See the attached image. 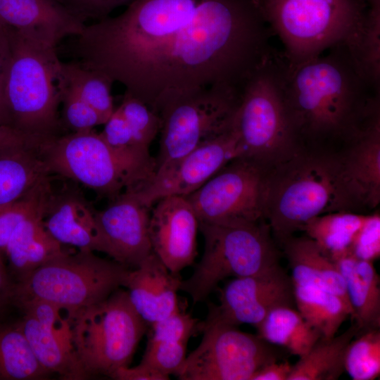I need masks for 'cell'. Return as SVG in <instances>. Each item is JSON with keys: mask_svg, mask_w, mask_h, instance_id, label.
Wrapping results in <instances>:
<instances>
[{"mask_svg": "<svg viewBox=\"0 0 380 380\" xmlns=\"http://www.w3.org/2000/svg\"><path fill=\"white\" fill-rule=\"evenodd\" d=\"M94 252L67 249L15 283L13 305L51 303L72 312L106 299L125 286L129 269Z\"/></svg>", "mask_w": 380, "mask_h": 380, "instance_id": "30bf717a", "label": "cell"}, {"mask_svg": "<svg viewBox=\"0 0 380 380\" xmlns=\"http://www.w3.org/2000/svg\"><path fill=\"white\" fill-rule=\"evenodd\" d=\"M187 342H160L147 343L140 362L161 375L170 378L177 374L186 355Z\"/></svg>", "mask_w": 380, "mask_h": 380, "instance_id": "74e56055", "label": "cell"}, {"mask_svg": "<svg viewBox=\"0 0 380 380\" xmlns=\"http://www.w3.org/2000/svg\"><path fill=\"white\" fill-rule=\"evenodd\" d=\"M96 213L80 191L65 188L59 192L53 191L43 220L50 234L62 245L102 252Z\"/></svg>", "mask_w": 380, "mask_h": 380, "instance_id": "44dd1931", "label": "cell"}, {"mask_svg": "<svg viewBox=\"0 0 380 380\" xmlns=\"http://www.w3.org/2000/svg\"><path fill=\"white\" fill-rule=\"evenodd\" d=\"M353 205L337 156L298 151L267 170L264 217L280 246L311 219Z\"/></svg>", "mask_w": 380, "mask_h": 380, "instance_id": "3957f363", "label": "cell"}, {"mask_svg": "<svg viewBox=\"0 0 380 380\" xmlns=\"http://www.w3.org/2000/svg\"><path fill=\"white\" fill-rule=\"evenodd\" d=\"M52 137L28 134L7 125H0V153L21 149H42Z\"/></svg>", "mask_w": 380, "mask_h": 380, "instance_id": "b9f144b4", "label": "cell"}, {"mask_svg": "<svg viewBox=\"0 0 380 380\" xmlns=\"http://www.w3.org/2000/svg\"><path fill=\"white\" fill-rule=\"evenodd\" d=\"M359 331V327L354 323L338 336L319 338L310 350L293 365L288 380L338 379L345 372L346 348Z\"/></svg>", "mask_w": 380, "mask_h": 380, "instance_id": "4316f807", "label": "cell"}, {"mask_svg": "<svg viewBox=\"0 0 380 380\" xmlns=\"http://www.w3.org/2000/svg\"><path fill=\"white\" fill-rule=\"evenodd\" d=\"M363 0H261L262 17L284 46L289 65L318 56L345 43L362 23Z\"/></svg>", "mask_w": 380, "mask_h": 380, "instance_id": "8992f818", "label": "cell"}, {"mask_svg": "<svg viewBox=\"0 0 380 380\" xmlns=\"http://www.w3.org/2000/svg\"><path fill=\"white\" fill-rule=\"evenodd\" d=\"M102 253L127 267L135 269L151 254L149 207L132 193L125 192L106 208L96 213Z\"/></svg>", "mask_w": 380, "mask_h": 380, "instance_id": "e0dca14e", "label": "cell"}, {"mask_svg": "<svg viewBox=\"0 0 380 380\" xmlns=\"http://www.w3.org/2000/svg\"><path fill=\"white\" fill-rule=\"evenodd\" d=\"M61 105L63 122L72 132L91 130L104 124L98 113L67 86L64 76Z\"/></svg>", "mask_w": 380, "mask_h": 380, "instance_id": "f35d334b", "label": "cell"}, {"mask_svg": "<svg viewBox=\"0 0 380 380\" xmlns=\"http://www.w3.org/2000/svg\"><path fill=\"white\" fill-rule=\"evenodd\" d=\"M295 305L294 285L279 265L263 273L226 283L220 290L219 303H208L205 319L256 327L275 308Z\"/></svg>", "mask_w": 380, "mask_h": 380, "instance_id": "5bb4252c", "label": "cell"}, {"mask_svg": "<svg viewBox=\"0 0 380 380\" xmlns=\"http://www.w3.org/2000/svg\"><path fill=\"white\" fill-rule=\"evenodd\" d=\"M281 246L291 269L290 277L293 285L319 288L338 295L349 303L344 279L336 263L313 240L308 236H292Z\"/></svg>", "mask_w": 380, "mask_h": 380, "instance_id": "cb8c5ba5", "label": "cell"}, {"mask_svg": "<svg viewBox=\"0 0 380 380\" xmlns=\"http://www.w3.org/2000/svg\"><path fill=\"white\" fill-rule=\"evenodd\" d=\"M63 71L67 86L94 109L105 123L115 110L112 80L76 61L63 63Z\"/></svg>", "mask_w": 380, "mask_h": 380, "instance_id": "d6a6232c", "label": "cell"}, {"mask_svg": "<svg viewBox=\"0 0 380 380\" xmlns=\"http://www.w3.org/2000/svg\"><path fill=\"white\" fill-rule=\"evenodd\" d=\"M47 202L18 225L6 246L4 256L15 283L67 250L44 226L43 218Z\"/></svg>", "mask_w": 380, "mask_h": 380, "instance_id": "603a6c76", "label": "cell"}, {"mask_svg": "<svg viewBox=\"0 0 380 380\" xmlns=\"http://www.w3.org/2000/svg\"><path fill=\"white\" fill-rule=\"evenodd\" d=\"M255 328L265 341L281 346L298 357L305 355L321 338L298 310L291 306L275 308Z\"/></svg>", "mask_w": 380, "mask_h": 380, "instance_id": "83f0119b", "label": "cell"}, {"mask_svg": "<svg viewBox=\"0 0 380 380\" xmlns=\"http://www.w3.org/2000/svg\"><path fill=\"white\" fill-rule=\"evenodd\" d=\"M344 44L362 76L380 92V6H369L362 23Z\"/></svg>", "mask_w": 380, "mask_h": 380, "instance_id": "1f68e13d", "label": "cell"}, {"mask_svg": "<svg viewBox=\"0 0 380 380\" xmlns=\"http://www.w3.org/2000/svg\"><path fill=\"white\" fill-rule=\"evenodd\" d=\"M154 204L148 224L153 251L172 274H179L197 255L198 217L185 196H166Z\"/></svg>", "mask_w": 380, "mask_h": 380, "instance_id": "ac0fdd59", "label": "cell"}, {"mask_svg": "<svg viewBox=\"0 0 380 380\" xmlns=\"http://www.w3.org/2000/svg\"><path fill=\"white\" fill-rule=\"evenodd\" d=\"M53 191L50 175L20 199L0 206V253L4 255L6 246L18 225L43 206Z\"/></svg>", "mask_w": 380, "mask_h": 380, "instance_id": "e575fe53", "label": "cell"}, {"mask_svg": "<svg viewBox=\"0 0 380 380\" xmlns=\"http://www.w3.org/2000/svg\"><path fill=\"white\" fill-rule=\"evenodd\" d=\"M4 259V255L0 253V316L10 304H13L15 287Z\"/></svg>", "mask_w": 380, "mask_h": 380, "instance_id": "f6af8a7d", "label": "cell"}, {"mask_svg": "<svg viewBox=\"0 0 380 380\" xmlns=\"http://www.w3.org/2000/svg\"><path fill=\"white\" fill-rule=\"evenodd\" d=\"M182 280L153 252L138 267L129 270L124 287L137 312L150 325L179 308L177 292Z\"/></svg>", "mask_w": 380, "mask_h": 380, "instance_id": "7402d4cb", "label": "cell"}, {"mask_svg": "<svg viewBox=\"0 0 380 380\" xmlns=\"http://www.w3.org/2000/svg\"><path fill=\"white\" fill-rule=\"evenodd\" d=\"M344 369L353 380H374L380 376V329L359 332L349 343Z\"/></svg>", "mask_w": 380, "mask_h": 380, "instance_id": "836d02e7", "label": "cell"}, {"mask_svg": "<svg viewBox=\"0 0 380 380\" xmlns=\"http://www.w3.org/2000/svg\"><path fill=\"white\" fill-rule=\"evenodd\" d=\"M42 153L51 175L113 200L140 187L156 170L149 151L113 147L94 129L53 136Z\"/></svg>", "mask_w": 380, "mask_h": 380, "instance_id": "277c9868", "label": "cell"}, {"mask_svg": "<svg viewBox=\"0 0 380 380\" xmlns=\"http://www.w3.org/2000/svg\"><path fill=\"white\" fill-rule=\"evenodd\" d=\"M241 94L230 88H210L182 97L165 108L159 114L160 149L154 173L230 131Z\"/></svg>", "mask_w": 380, "mask_h": 380, "instance_id": "8fae6325", "label": "cell"}, {"mask_svg": "<svg viewBox=\"0 0 380 380\" xmlns=\"http://www.w3.org/2000/svg\"><path fill=\"white\" fill-rule=\"evenodd\" d=\"M292 367L289 361H274L260 369L251 380H288Z\"/></svg>", "mask_w": 380, "mask_h": 380, "instance_id": "ee69618b", "label": "cell"}, {"mask_svg": "<svg viewBox=\"0 0 380 380\" xmlns=\"http://www.w3.org/2000/svg\"><path fill=\"white\" fill-rule=\"evenodd\" d=\"M327 52L293 65L281 56L284 101L298 143L346 141L380 100L344 43Z\"/></svg>", "mask_w": 380, "mask_h": 380, "instance_id": "7a4b0ae2", "label": "cell"}, {"mask_svg": "<svg viewBox=\"0 0 380 380\" xmlns=\"http://www.w3.org/2000/svg\"><path fill=\"white\" fill-rule=\"evenodd\" d=\"M204 252L179 290L194 304L206 300L224 279L263 273L280 265L279 252L264 221L232 224L199 222Z\"/></svg>", "mask_w": 380, "mask_h": 380, "instance_id": "9c48e42d", "label": "cell"}, {"mask_svg": "<svg viewBox=\"0 0 380 380\" xmlns=\"http://www.w3.org/2000/svg\"><path fill=\"white\" fill-rule=\"evenodd\" d=\"M15 306L23 312L19 322L40 365L62 379H87L72 349L66 312L64 316L63 310L41 300L24 301Z\"/></svg>", "mask_w": 380, "mask_h": 380, "instance_id": "2e32d148", "label": "cell"}, {"mask_svg": "<svg viewBox=\"0 0 380 380\" xmlns=\"http://www.w3.org/2000/svg\"><path fill=\"white\" fill-rule=\"evenodd\" d=\"M49 375L34 356L20 322L0 320V380H43Z\"/></svg>", "mask_w": 380, "mask_h": 380, "instance_id": "4dcf8cb0", "label": "cell"}, {"mask_svg": "<svg viewBox=\"0 0 380 380\" xmlns=\"http://www.w3.org/2000/svg\"><path fill=\"white\" fill-rule=\"evenodd\" d=\"M348 253L365 261L374 262L380 257V215H368L355 236Z\"/></svg>", "mask_w": 380, "mask_h": 380, "instance_id": "ab89813d", "label": "cell"}, {"mask_svg": "<svg viewBox=\"0 0 380 380\" xmlns=\"http://www.w3.org/2000/svg\"><path fill=\"white\" fill-rule=\"evenodd\" d=\"M147 343L187 342L199 332L200 322L180 308L165 318L151 324Z\"/></svg>", "mask_w": 380, "mask_h": 380, "instance_id": "8d00e7d4", "label": "cell"}, {"mask_svg": "<svg viewBox=\"0 0 380 380\" xmlns=\"http://www.w3.org/2000/svg\"><path fill=\"white\" fill-rule=\"evenodd\" d=\"M267 170L268 168L252 160L238 157L185 197L192 205L199 222L264 221Z\"/></svg>", "mask_w": 380, "mask_h": 380, "instance_id": "4fadbf2b", "label": "cell"}, {"mask_svg": "<svg viewBox=\"0 0 380 380\" xmlns=\"http://www.w3.org/2000/svg\"><path fill=\"white\" fill-rule=\"evenodd\" d=\"M43 149L21 148L0 153V206L20 199L51 175Z\"/></svg>", "mask_w": 380, "mask_h": 380, "instance_id": "484cf974", "label": "cell"}, {"mask_svg": "<svg viewBox=\"0 0 380 380\" xmlns=\"http://www.w3.org/2000/svg\"><path fill=\"white\" fill-rule=\"evenodd\" d=\"M9 29L11 54L5 72L4 97L11 126L31 134L59 135L63 62L56 48Z\"/></svg>", "mask_w": 380, "mask_h": 380, "instance_id": "5b68a950", "label": "cell"}, {"mask_svg": "<svg viewBox=\"0 0 380 380\" xmlns=\"http://www.w3.org/2000/svg\"><path fill=\"white\" fill-rule=\"evenodd\" d=\"M8 58L0 62V125L11 126L10 117L4 97V78Z\"/></svg>", "mask_w": 380, "mask_h": 380, "instance_id": "bcb514c9", "label": "cell"}, {"mask_svg": "<svg viewBox=\"0 0 380 380\" xmlns=\"http://www.w3.org/2000/svg\"><path fill=\"white\" fill-rule=\"evenodd\" d=\"M132 130L137 145L145 150L160 132V115L138 99L125 93L118 106Z\"/></svg>", "mask_w": 380, "mask_h": 380, "instance_id": "d590c367", "label": "cell"}, {"mask_svg": "<svg viewBox=\"0 0 380 380\" xmlns=\"http://www.w3.org/2000/svg\"><path fill=\"white\" fill-rule=\"evenodd\" d=\"M334 261L344 279L351 317L359 332L380 329V279L374 262L348 253Z\"/></svg>", "mask_w": 380, "mask_h": 380, "instance_id": "d4e9b609", "label": "cell"}, {"mask_svg": "<svg viewBox=\"0 0 380 380\" xmlns=\"http://www.w3.org/2000/svg\"><path fill=\"white\" fill-rule=\"evenodd\" d=\"M111 379L115 380H167V379L151 368L139 363L134 367L118 369Z\"/></svg>", "mask_w": 380, "mask_h": 380, "instance_id": "7bdbcfd3", "label": "cell"}, {"mask_svg": "<svg viewBox=\"0 0 380 380\" xmlns=\"http://www.w3.org/2000/svg\"><path fill=\"white\" fill-rule=\"evenodd\" d=\"M250 0H134L120 15L85 25L74 54L158 115L214 87L242 91L276 55Z\"/></svg>", "mask_w": 380, "mask_h": 380, "instance_id": "6da1fadb", "label": "cell"}, {"mask_svg": "<svg viewBox=\"0 0 380 380\" xmlns=\"http://www.w3.org/2000/svg\"><path fill=\"white\" fill-rule=\"evenodd\" d=\"M238 157V141L232 127L230 131L194 149L163 171L154 173L149 180L129 192L149 208L163 197L187 196Z\"/></svg>", "mask_w": 380, "mask_h": 380, "instance_id": "9a60e30c", "label": "cell"}, {"mask_svg": "<svg viewBox=\"0 0 380 380\" xmlns=\"http://www.w3.org/2000/svg\"><path fill=\"white\" fill-rule=\"evenodd\" d=\"M250 1L253 2L258 8V4L261 0H250Z\"/></svg>", "mask_w": 380, "mask_h": 380, "instance_id": "c3c4849f", "label": "cell"}, {"mask_svg": "<svg viewBox=\"0 0 380 380\" xmlns=\"http://www.w3.org/2000/svg\"><path fill=\"white\" fill-rule=\"evenodd\" d=\"M369 6H380V0H363Z\"/></svg>", "mask_w": 380, "mask_h": 380, "instance_id": "7dc6e473", "label": "cell"}, {"mask_svg": "<svg viewBox=\"0 0 380 380\" xmlns=\"http://www.w3.org/2000/svg\"><path fill=\"white\" fill-rule=\"evenodd\" d=\"M367 216L349 210L329 213L308 221L301 231L334 261L348 253L355 236Z\"/></svg>", "mask_w": 380, "mask_h": 380, "instance_id": "f546056e", "label": "cell"}, {"mask_svg": "<svg viewBox=\"0 0 380 380\" xmlns=\"http://www.w3.org/2000/svg\"><path fill=\"white\" fill-rule=\"evenodd\" d=\"M0 20L54 48L65 38L80 34L86 25L58 0H0Z\"/></svg>", "mask_w": 380, "mask_h": 380, "instance_id": "ffe728a7", "label": "cell"}, {"mask_svg": "<svg viewBox=\"0 0 380 380\" xmlns=\"http://www.w3.org/2000/svg\"><path fill=\"white\" fill-rule=\"evenodd\" d=\"M82 22H96L110 16L115 9L128 6L134 0H58Z\"/></svg>", "mask_w": 380, "mask_h": 380, "instance_id": "60d3db41", "label": "cell"}, {"mask_svg": "<svg viewBox=\"0 0 380 380\" xmlns=\"http://www.w3.org/2000/svg\"><path fill=\"white\" fill-rule=\"evenodd\" d=\"M71 344L87 379H111L130 364L147 324L132 306L127 291L118 289L106 299L66 312Z\"/></svg>", "mask_w": 380, "mask_h": 380, "instance_id": "ba28073f", "label": "cell"}, {"mask_svg": "<svg viewBox=\"0 0 380 380\" xmlns=\"http://www.w3.org/2000/svg\"><path fill=\"white\" fill-rule=\"evenodd\" d=\"M232 130L239 157L268 169L299 151L284 101L281 54L277 53L260 67L245 85Z\"/></svg>", "mask_w": 380, "mask_h": 380, "instance_id": "52a82bcc", "label": "cell"}, {"mask_svg": "<svg viewBox=\"0 0 380 380\" xmlns=\"http://www.w3.org/2000/svg\"><path fill=\"white\" fill-rule=\"evenodd\" d=\"M294 296L297 310L321 338L336 335L343 322L353 314L348 301L319 288L294 285Z\"/></svg>", "mask_w": 380, "mask_h": 380, "instance_id": "f1b7e54d", "label": "cell"}, {"mask_svg": "<svg viewBox=\"0 0 380 380\" xmlns=\"http://www.w3.org/2000/svg\"><path fill=\"white\" fill-rule=\"evenodd\" d=\"M380 103L369 110L345 141L348 151L337 156L341 175L354 204L376 207L380 201Z\"/></svg>", "mask_w": 380, "mask_h": 380, "instance_id": "d6986e66", "label": "cell"}, {"mask_svg": "<svg viewBox=\"0 0 380 380\" xmlns=\"http://www.w3.org/2000/svg\"><path fill=\"white\" fill-rule=\"evenodd\" d=\"M199 332L200 344L176 374L180 380H251L260 369L279 359L274 345L238 327L205 319Z\"/></svg>", "mask_w": 380, "mask_h": 380, "instance_id": "7c38bea8", "label": "cell"}]
</instances>
